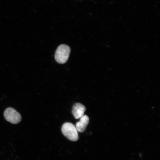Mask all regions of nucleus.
I'll use <instances>...</instances> for the list:
<instances>
[{"instance_id": "f03ea898", "label": "nucleus", "mask_w": 160, "mask_h": 160, "mask_svg": "<svg viewBox=\"0 0 160 160\" xmlns=\"http://www.w3.org/2000/svg\"><path fill=\"white\" fill-rule=\"evenodd\" d=\"M70 52L71 49L69 46L64 44L60 45L56 51V61L60 64L65 63L68 59Z\"/></svg>"}, {"instance_id": "7ed1b4c3", "label": "nucleus", "mask_w": 160, "mask_h": 160, "mask_svg": "<svg viewBox=\"0 0 160 160\" xmlns=\"http://www.w3.org/2000/svg\"><path fill=\"white\" fill-rule=\"evenodd\" d=\"M4 116L7 121L14 124L20 122L21 121V116L14 109L8 108L4 112Z\"/></svg>"}, {"instance_id": "20e7f679", "label": "nucleus", "mask_w": 160, "mask_h": 160, "mask_svg": "<svg viewBox=\"0 0 160 160\" xmlns=\"http://www.w3.org/2000/svg\"><path fill=\"white\" fill-rule=\"evenodd\" d=\"M84 106L80 103H76L73 105L72 113L76 119H80L84 115L86 111Z\"/></svg>"}, {"instance_id": "f257e3e1", "label": "nucleus", "mask_w": 160, "mask_h": 160, "mask_svg": "<svg viewBox=\"0 0 160 160\" xmlns=\"http://www.w3.org/2000/svg\"><path fill=\"white\" fill-rule=\"evenodd\" d=\"M62 132L63 135L70 141H77L78 140V134L75 126L72 123L68 122L64 123L62 128Z\"/></svg>"}, {"instance_id": "39448f33", "label": "nucleus", "mask_w": 160, "mask_h": 160, "mask_svg": "<svg viewBox=\"0 0 160 160\" xmlns=\"http://www.w3.org/2000/svg\"><path fill=\"white\" fill-rule=\"evenodd\" d=\"M80 119V121L76 124L75 127L78 132L82 133L88 124L89 118L88 116L84 115Z\"/></svg>"}]
</instances>
